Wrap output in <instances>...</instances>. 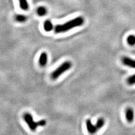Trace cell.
<instances>
[{"label":"cell","instance_id":"cell-1","mask_svg":"<svg viewBox=\"0 0 135 135\" xmlns=\"http://www.w3.org/2000/svg\"><path fill=\"white\" fill-rule=\"evenodd\" d=\"M83 23L84 19L82 17H77V18L69 20L64 24L56 25L55 28V32L56 33H64L74 28L81 26Z\"/></svg>","mask_w":135,"mask_h":135},{"label":"cell","instance_id":"cell-2","mask_svg":"<svg viewBox=\"0 0 135 135\" xmlns=\"http://www.w3.org/2000/svg\"><path fill=\"white\" fill-rule=\"evenodd\" d=\"M71 63L70 61H65L59 66L57 69L55 70L51 74L52 79H56L60 76L65 73L66 71L69 70L71 67Z\"/></svg>","mask_w":135,"mask_h":135},{"label":"cell","instance_id":"cell-3","mask_svg":"<svg viewBox=\"0 0 135 135\" xmlns=\"http://www.w3.org/2000/svg\"><path fill=\"white\" fill-rule=\"evenodd\" d=\"M23 118L26 122L27 124H28L29 128L32 131H35L36 129L37 128L38 126V122H35L33 120V118L32 115L29 113H25L23 115Z\"/></svg>","mask_w":135,"mask_h":135},{"label":"cell","instance_id":"cell-4","mask_svg":"<svg viewBox=\"0 0 135 135\" xmlns=\"http://www.w3.org/2000/svg\"><path fill=\"white\" fill-rule=\"evenodd\" d=\"M122 62L125 65L132 68H135V60L128 57H123L122 58Z\"/></svg>","mask_w":135,"mask_h":135},{"label":"cell","instance_id":"cell-5","mask_svg":"<svg viewBox=\"0 0 135 135\" xmlns=\"http://www.w3.org/2000/svg\"><path fill=\"white\" fill-rule=\"evenodd\" d=\"M86 127L88 132L91 134L95 133L98 131V129H97L96 126L93 124L91 120L90 119H88L86 120Z\"/></svg>","mask_w":135,"mask_h":135},{"label":"cell","instance_id":"cell-6","mask_svg":"<svg viewBox=\"0 0 135 135\" xmlns=\"http://www.w3.org/2000/svg\"><path fill=\"white\" fill-rule=\"evenodd\" d=\"M126 119L129 123H131L134 119V112L132 109L128 108L126 110Z\"/></svg>","mask_w":135,"mask_h":135},{"label":"cell","instance_id":"cell-7","mask_svg":"<svg viewBox=\"0 0 135 135\" xmlns=\"http://www.w3.org/2000/svg\"><path fill=\"white\" fill-rule=\"evenodd\" d=\"M48 60L47 55L46 52H42L40 55V59H39V64L41 66H45L47 64Z\"/></svg>","mask_w":135,"mask_h":135},{"label":"cell","instance_id":"cell-8","mask_svg":"<svg viewBox=\"0 0 135 135\" xmlns=\"http://www.w3.org/2000/svg\"><path fill=\"white\" fill-rule=\"evenodd\" d=\"M44 28L46 32H50L54 28L52 23L50 20H46L44 24Z\"/></svg>","mask_w":135,"mask_h":135},{"label":"cell","instance_id":"cell-9","mask_svg":"<svg viewBox=\"0 0 135 135\" xmlns=\"http://www.w3.org/2000/svg\"><path fill=\"white\" fill-rule=\"evenodd\" d=\"M20 7L23 10H27L29 8V5L27 0H19Z\"/></svg>","mask_w":135,"mask_h":135},{"label":"cell","instance_id":"cell-10","mask_svg":"<svg viewBox=\"0 0 135 135\" xmlns=\"http://www.w3.org/2000/svg\"><path fill=\"white\" fill-rule=\"evenodd\" d=\"M105 124V120L103 118H99V119L97 121L96 123L95 124L97 129H100Z\"/></svg>","mask_w":135,"mask_h":135},{"label":"cell","instance_id":"cell-11","mask_svg":"<svg viewBox=\"0 0 135 135\" xmlns=\"http://www.w3.org/2000/svg\"><path fill=\"white\" fill-rule=\"evenodd\" d=\"M37 14L40 16H44L47 13V10L44 7H40L37 9Z\"/></svg>","mask_w":135,"mask_h":135},{"label":"cell","instance_id":"cell-12","mask_svg":"<svg viewBox=\"0 0 135 135\" xmlns=\"http://www.w3.org/2000/svg\"><path fill=\"white\" fill-rule=\"evenodd\" d=\"M15 19L16 20L17 22L23 23L25 22L27 20V18L23 15H17L15 17Z\"/></svg>","mask_w":135,"mask_h":135},{"label":"cell","instance_id":"cell-13","mask_svg":"<svg viewBox=\"0 0 135 135\" xmlns=\"http://www.w3.org/2000/svg\"><path fill=\"white\" fill-rule=\"evenodd\" d=\"M128 44L131 46H134L135 45V36L134 35H130L127 37Z\"/></svg>","mask_w":135,"mask_h":135},{"label":"cell","instance_id":"cell-14","mask_svg":"<svg viewBox=\"0 0 135 135\" xmlns=\"http://www.w3.org/2000/svg\"><path fill=\"white\" fill-rule=\"evenodd\" d=\"M127 83L130 85H132V84H135V74L130 76L127 79Z\"/></svg>","mask_w":135,"mask_h":135},{"label":"cell","instance_id":"cell-15","mask_svg":"<svg viewBox=\"0 0 135 135\" xmlns=\"http://www.w3.org/2000/svg\"><path fill=\"white\" fill-rule=\"evenodd\" d=\"M37 122H38V126H40L43 127V126H44L46 124V121L45 120H44V119L40 120Z\"/></svg>","mask_w":135,"mask_h":135}]
</instances>
